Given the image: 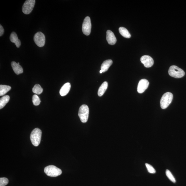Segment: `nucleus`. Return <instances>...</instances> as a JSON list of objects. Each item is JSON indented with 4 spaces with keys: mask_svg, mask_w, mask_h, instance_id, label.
Segmentation results:
<instances>
[{
    "mask_svg": "<svg viewBox=\"0 0 186 186\" xmlns=\"http://www.w3.org/2000/svg\"><path fill=\"white\" fill-rule=\"evenodd\" d=\"M11 66L13 71L17 75H19V74L23 73V68L19 64H18L16 62H12Z\"/></svg>",
    "mask_w": 186,
    "mask_h": 186,
    "instance_id": "12",
    "label": "nucleus"
},
{
    "mask_svg": "<svg viewBox=\"0 0 186 186\" xmlns=\"http://www.w3.org/2000/svg\"><path fill=\"white\" fill-rule=\"evenodd\" d=\"M108 86V82H104L101 84L98 91V94L99 97H101L104 94L107 89Z\"/></svg>",
    "mask_w": 186,
    "mask_h": 186,
    "instance_id": "16",
    "label": "nucleus"
},
{
    "mask_svg": "<svg viewBox=\"0 0 186 186\" xmlns=\"http://www.w3.org/2000/svg\"><path fill=\"white\" fill-rule=\"evenodd\" d=\"M34 41L38 47H41L44 46L45 43V37L41 32H38L34 36Z\"/></svg>",
    "mask_w": 186,
    "mask_h": 186,
    "instance_id": "7",
    "label": "nucleus"
},
{
    "mask_svg": "<svg viewBox=\"0 0 186 186\" xmlns=\"http://www.w3.org/2000/svg\"><path fill=\"white\" fill-rule=\"evenodd\" d=\"M91 24L90 18L87 17L84 19L82 26L83 33L84 35H88L91 33Z\"/></svg>",
    "mask_w": 186,
    "mask_h": 186,
    "instance_id": "8",
    "label": "nucleus"
},
{
    "mask_svg": "<svg viewBox=\"0 0 186 186\" xmlns=\"http://www.w3.org/2000/svg\"><path fill=\"white\" fill-rule=\"evenodd\" d=\"M119 30L120 34L124 38H129L131 37V35L126 28L121 27L119 28Z\"/></svg>",
    "mask_w": 186,
    "mask_h": 186,
    "instance_id": "19",
    "label": "nucleus"
},
{
    "mask_svg": "<svg viewBox=\"0 0 186 186\" xmlns=\"http://www.w3.org/2000/svg\"><path fill=\"white\" fill-rule=\"evenodd\" d=\"M140 60L145 67L146 68L151 67L154 64V60L151 57L148 55H145L141 57Z\"/></svg>",
    "mask_w": 186,
    "mask_h": 186,
    "instance_id": "10",
    "label": "nucleus"
},
{
    "mask_svg": "<svg viewBox=\"0 0 186 186\" xmlns=\"http://www.w3.org/2000/svg\"><path fill=\"white\" fill-rule=\"evenodd\" d=\"M166 175L167 177L169 179L170 181H171L173 183H175V179L173 177V175H172L171 172L168 170H167L166 171Z\"/></svg>",
    "mask_w": 186,
    "mask_h": 186,
    "instance_id": "22",
    "label": "nucleus"
},
{
    "mask_svg": "<svg viewBox=\"0 0 186 186\" xmlns=\"http://www.w3.org/2000/svg\"><path fill=\"white\" fill-rule=\"evenodd\" d=\"M45 173L49 177H57L61 175L62 171L60 169L53 165H50L45 167L44 169Z\"/></svg>",
    "mask_w": 186,
    "mask_h": 186,
    "instance_id": "2",
    "label": "nucleus"
},
{
    "mask_svg": "<svg viewBox=\"0 0 186 186\" xmlns=\"http://www.w3.org/2000/svg\"><path fill=\"white\" fill-rule=\"evenodd\" d=\"M173 98V94L171 93L167 92L164 94L160 100V106L162 109H166L171 103Z\"/></svg>",
    "mask_w": 186,
    "mask_h": 186,
    "instance_id": "4",
    "label": "nucleus"
},
{
    "mask_svg": "<svg viewBox=\"0 0 186 186\" xmlns=\"http://www.w3.org/2000/svg\"><path fill=\"white\" fill-rule=\"evenodd\" d=\"M11 89V86L5 85H0V96L4 95Z\"/></svg>",
    "mask_w": 186,
    "mask_h": 186,
    "instance_id": "17",
    "label": "nucleus"
},
{
    "mask_svg": "<svg viewBox=\"0 0 186 186\" xmlns=\"http://www.w3.org/2000/svg\"><path fill=\"white\" fill-rule=\"evenodd\" d=\"M169 74L171 76L179 78L183 77L185 72L181 69L175 65L172 66L169 69Z\"/></svg>",
    "mask_w": 186,
    "mask_h": 186,
    "instance_id": "3",
    "label": "nucleus"
},
{
    "mask_svg": "<svg viewBox=\"0 0 186 186\" xmlns=\"http://www.w3.org/2000/svg\"><path fill=\"white\" fill-rule=\"evenodd\" d=\"M18 64H19V62H18Z\"/></svg>",
    "mask_w": 186,
    "mask_h": 186,
    "instance_id": "27",
    "label": "nucleus"
},
{
    "mask_svg": "<svg viewBox=\"0 0 186 186\" xmlns=\"http://www.w3.org/2000/svg\"><path fill=\"white\" fill-rule=\"evenodd\" d=\"M32 101H33V104L35 106H38L40 104V102H41V101H40V98L38 96L36 95V94L34 95L33 96V97H32Z\"/></svg>",
    "mask_w": 186,
    "mask_h": 186,
    "instance_id": "21",
    "label": "nucleus"
},
{
    "mask_svg": "<svg viewBox=\"0 0 186 186\" xmlns=\"http://www.w3.org/2000/svg\"><path fill=\"white\" fill-rule=\"evenodd\" d=\"M43 91V89L39 84H35L33 88V92L37 94H41Z\"/></svg>",
    "mask_w": 186,
    "mask_h": 186,
    "instance_id": "20",
    "label": "nucleus"
},
{
    "mask_svg": "<svg viewBox=\"0 0 186 186\" xmlns=\"http://www.w3.org/2000/svg\"><path fill=\"white\" fill-rule=\"evenodd\" d=\"M9 181L6 177H1L0 178V186H5L8 184Z\"/></svg>",
    "mask_w": 186,
    "mask_h": 186,
    "instance_id": "24",
    "label": "nucleus"
},
{
    "mask_svg": "<svg viewBox=\"0 0 186 186\" xmlns=\"http://www.w3.org/2000/svg\"><path fill=\"white\" fill-rule=\"evenodd\" d=\"M71 88V84L70 83L67 82L64 84L62 87L60 91V95L62 96H65L69 92Z\"/></svg>",
    "mask_w": 186,
    "mask_h": 186,
    "instance_id": "14",
    "label": "nucleus"
},
{
    "mask_svg": "<svg viewBox=\"0 0 186 186\" xmlns=\"http://www.w3.org/2000/svg\"><path fill=\"white\" fill-rule=\"evenodd\" d=\"M145 165H146L148 172H149L150 173L154 174L156 172V171L151 165L148 163H146L145 164Z\"/></svg>",
    "mask_w": 186,
    "mask_h": 186,
    "instance_id": "23",
    "label": "nucleus"
},
{
    "mask_svg": "<svg viewBox=\"0 0 186 186\" xmlns=\"http://www.w3.org/2000/svg\"><path fill=\"white\" fill-rule=\"evenodd\" d=\"M112 63V61L111 60H106L103 62L101 67V70L103 72L107 71Z\"/></svg>",
    "mask_w": 186,
    "mask_h": 186,
    "instance_id": "15",
    "label": "nucleus"
},
{
    "mask_svg": "<svg viewBox=\"0 0 186 186\" xmlns=\"http://www.w3.org/2000/svg\"><path fill=\"white\" fill-rule=\"evenodd\" d=\"M10 97L8 95L4 96L0 99V109H1L5 106L7 103L9 102Z\"/></svg>",
    "mask_w": 186,
    "mask_h": 186,
    "instance_id": "18",
    "label": "nucleus"
},
{
    "mask_svg": "<svg viewBox=\"0 0 186 186\" xmlns=\"http://www.w3.org/2000/svg\"><path fill=\"white\" fill-rule=\"evenodd\" d=\"M89 108L85 104L82 105L79 108L78 116L82 122L85 123L87 122L88 119Z\"/></svg>",
    "mask_w": 186,
    "mask_h": 186,
    "instance_id": "5",
    "label": "nucleus"
},
{
    "mask_svg": "<svg viewBox=\"0 0 186 186\" xmlns=\"http://www.w3.org/2000/svg\"><path fill=\"white\" fill-rule=\"evenodd\" d=\"M149 83L148 80L146 79H142L138 82L137 91L140 94H142L148 88L149 86Z\"/></svg>",
    "mask_w": 186,
    "mask_h": 186,
    "instance_id": "9",
    "label": "nucleus"
},
{
    "mask_svg": "<svg viewBox=\"0 0 186 186\" xmlns=\"http://www.w3.org/2000/svg\"><path fill=\"white\" fill-rule=\"evenodd\" d=\"M42 131L39 128H36L33 129L30 134V139L32 144L35 147L40 144L41 137Z\"/></svg>",
    "mask_w": 186,
    "mask_h": 186,
    "instance_id": "1",
    "label": "nucleus"
},
{
    "mask_svg": "<svg viewBox=\"0 0 186 186\" xmlns=\"http://www.w3.org/2000/svg\"><path fill=\"white\" fill-rule=\"evenodd\" d=\"M35 0H27L25 1L22 7V11L25 14H29L33 11L34 7Z\"/></svg>",
    "mask_w": 186,
    "mask_h": 186,
    "instance_id": "6",
    "label": "nucleus"
},
{
    "mask_svg": "<svg viewBox=\"0 0 186 186\" xmlns=\"http://www.w3.org/2000/svg\"><path fill=\"white\" fill-rule=\"evenodd\" d=\"M106 39L108 43L110 45L115 44L116 39L114 33L110 30L106 31Z\"/></svg>",
    "mask_w": 186,
    "mask_h": 186,
    "instance_id": "11",
    "label": "nucleus"
},
{
    "mask_svg": "<svg viewBox=\"0 0 186 186\" xmlns=\"http://www.w3.org/2000/svg\"><path fill=\"white\" fill-rule=\"evenodd\" d=\"M100 74H102V73H103V72L102 70H101L100 71Z\"/></svg>",
    "mask_w": 186,
    "mask_h": 186,
    "instance_id": "26",
    "label": "nucleus"
},
{
    "mask_svg": "<svg viewBox=\"0 0 186 186\" xmlns=\"http://www.w3.org/2000/svg\"><path fill=\"white\" fill-rule=\"evenodd\" d=\"M4 30L3 26H1V25H0V36H1L4 34Z\"/></svg>",
    "mask_w": 186,
    "mask_h": 186,
    "instance_id": "25",
    "label": "nucleus"
},
{
    "mask_svg": "<svg viewBox=\"0 0 186 186\" xmlns=\"http://www.w3.org/2000/svg\"><path fill=\"white\" fill-rule=\"evenodd\" d=\"M10 40L11 42L14 43L17 48H19L21 45V41L18 39L17 35L15 32H13L10 35Z\"/></svg>",
    "mask_w": 186,
    "mask_h": 186,
    "instance_id": "13",
    "label": "nucleus"
}]
</instances>
